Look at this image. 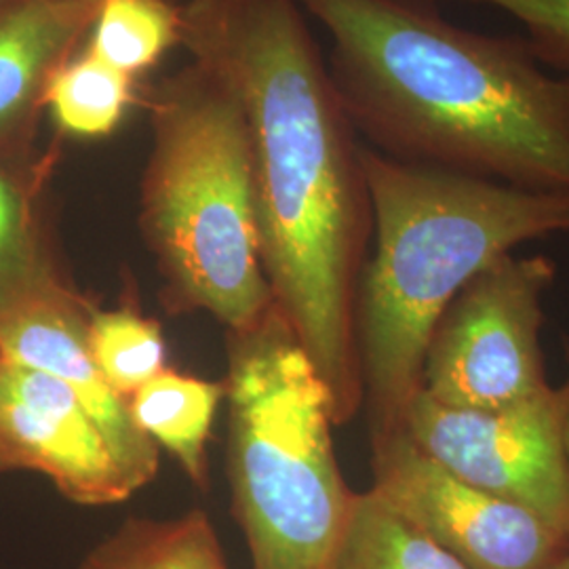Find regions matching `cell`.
Returning <instances> with one entry per match:
<instances>
[{"mask_svg": "<svg viewBox=\"0 0 569 569\" xmlns=\"http://www.w3.org/2000/svg\"><path fill=\"white\" fill-rule=\"evenodd\" d=\"M182 49L243 112L272 300L323 378L336 427L363 407L357 293L373 234L363 146L298 0H183Z\"/></svg>", "mask_w": 569, "mask_h": 569, "instance_id": "6da1fadb", "label": "cell"}, {"mask_svg": "<svg viewBox=\"0 0 569 569\" xmlns=\"http://www.w3.org/2000/svg\"><path fill=\"white\" fill-rule=\"evenodd\" d=\"M298 4L329 34V77L373 150L569 192V77H552L526 37L460 28L432 0Z\"/></svg>", "mask_w": 569, "mask_h": 569, "instance_id": "7a4b0ae2", "label": "cell"}, {"mask_svg": "<svg viewBox=\"0 0 569 569\" xmlns=\"http://www.w3.org/2000/svg\"><path fill=\"white\" fill-rule=\"evenodd\" d=\"M373 251L357 293L369 439L403 430L435 327L481 270L569 232V192L529 190L366 148Z\"/></svg>", "mask_w": 569, "mask_h": 569, "instance_id": "3957f363", "label": "cell"}, {"mask_svg": "<svg viewBox=\"0 0 569 569\" xmlns=\"http://www.w3.org/2000/svg\"><path fill=\"white\" fill-rule=\"evenodd\" d=\"M150 154L140 183V230L171 315L207 312L226 329L274 305L266 281L251 143L224 81L190 60L143 87Z\"/></svg>", "mask_w": 569, "mask_h": 569, "instance_id": "277c9868", "label": "cell"}, {"mask_svg": "<svg viewBox=\"0 0 569 569\" xmlns=\"http://www.w3.org/2000/svg\"><path fill=\"white\" fill-rule=\"evenodd\" d=\"M228 481L251 569H333L355 491L323 378L277 305L226 329Z\"/></svg>", "mask_w": 569, "mask_h": 569, "instance_id": "5b68a950", "label": "cell"}, {"mask_svg": "<svg viewBox=\"0 0 569 569\" xmlns=\"http://www.w3.org/2000/svg\"><path fill=\"white\" fill-rule=\"evenodd\" d=\"M557 266L502 256L453 298L428 345L422 390L456 407L512 406L549 390L542 326Z\"/></svg>", "mask_w": 569, "mask_h": 569, "instance_id": "8992f818", "label": "cell"}, {"mask_svg": "<svg viewBox=\"0 0 569 569\" xmlns=\"http://www.w3.org/2000/svg\"><path fill=\"white\" fill-rule=\"evenodd\" d=\"M407 437L475 488L531 510L566 536V390L505 407H456L425 390L407 409Z\"/></svg>", "mask_w": 569, "mask_h": 569, "instance_id": "52a82bcc", "label": "cell"}, {"mask_svg": "<svg viewBox=\"0 0 569 569\" xmlns=\"http://www.w3.org/2000/svg\"><path fill=\"white\" fill-rule=\"evenodd\" d=\"M371 491L468 569H552L569 552L531 510L437 465L406 430L371 441Z\"/></svg>", "mask_w": 569, "mask_h": 569, "instance_id": "ba28073f", "label": "cell"}, {"mask_svg": "<svg viewBox=\"0 0 569 569\" xmlns=\"http://www.w3.org/2000/svg\"><path fill=\"white\" fill-rule=\"evenodd\" d=\"M0 443L21 470L41 472L81 507L117 505L136 493L81 399L58 378L2 355Z\"/></svg>", "mask_w": 569, "mask_h": 569, "instance_id": "9c48e42d", "label": "cell"}, {"mask_svg": "<svg viewBox=\"0 0 569 569\" xmlns=\"http://www.w3.org/2000/svg\"><path fill=\"white\" fill-rule=\"evenodd\" d=\"M96 308L77 287L21 306L0 319V355L44 371L70 388L138 491L159 472V448L136 427L127 401L106 385L93 363L87 327Z\"/></svg>", "mask_w": 569, "mask_h": 569, "instance_id": "30bf717a", "label": "cell"}, {"mask_svg": "<svg viewBox=\"0 0 569 569\" xmlns=\"http://www.w3.org/2000/svg\"><path fill=\"white\" fill-rule=\"evenodd\" d=\"M100 0H0V157H28L51 74L87 41Z\"/></svg>", "mask_w": 569, "mask_h": 569, "instance_id": "8fae6325", "label": "cell"}, {"mask_svg": "<svg viewBox=\"0 0 569 569\" xmlns=\"http://www.w3.org/2000/svg\"><path fill=\"white\" fill-rule=\"evenodd\" d=\"M56 152L0 157V319L74 284L61 274L49 243L42 190Z\"/></svg>", "mask_w": 569, "mask_h": 569, "instance_id": "7c38bea8", "label": "cell"}, {"mask_svg": "<svg viewBox=\"0 0 569 569\" xmlns=\"http://www.w3.org/2000/svg\"><path fill=\"white\" fill-rule=\"evenodd\" d=\"M224 382L163 369L140 390L127 407L136 427L180 462L197 488H207V441L218 407L224 399Z\"/></svg>", "mask_w": 569, "mask_h": 569, "instance_id": "4fadbf2b", "label": "cell"}, {"mask_svg": "<svg viewBox=\"0 0 569 569\" xmlns=\"http://www.w3.org/2000/svg\"><path fill=\"white\" fill-rule=\"evenodd\" d=\"M143 102L142 81L81 49L51 74L42 96L60 138L98 142L114 136L136 106Z\"/></svg>", "mask_w": 569, "mask_h": 569, "instance_id": "5bb4252c", "label": "cell"}, {"mask_svg": "<svg viewBox=\"0 0 569 569\" xmlns=\"http://www.w3.org/2000/svg\"><path fill=\"white\" fill-rule=\"evenodd\" d=\"M77 569H230L203 510L173 519L131 517L84 555Z\"/></svg>", "mask_w": 569, "mask_h": 569, "instance_id": "9a60e30c", "label": "cell"}, {"mask_svg": "<svg viewBox=\"0 0 569 569\" xmlns=\"http://www.w3.org/2000/svg\"><path fill=\"white\" fill-rule=\"evenodd\" d=\"M84 47L142 81L176 47H182V2L100 0Z\"/></svg>", "mask_w": 569, "mask_h": 569, "instance_id": "2e32d148", "label": "cell"}, {"mask_svg": "<svg viewBox=\"0 0 569 569\" xmlns=\"http://www.w3.org/2000/svg\"><path fill=\"white\" fill-rule=\"evenodd\" d=\"M333 569H468L371 489L357 493Z\"/></svg>", "mask_w": 569, "mask_h": 569, "instance_id": "e0dca14e", "label": "cell"}, {"mask_svg": "<svg viewBox=\"0 0 569 569\" xmlns=\"http://www.w3.org/2000/svg\"><path fill=\"white\" fill-rule=\"evenodd\" d=\"M87 345L106 385L124 401L167 369L163 327L133 305L96 308L87 327Z\"/></svg>", "mask_w": 569, "mask_h": 569, "instance_id": "ac0fdd59", "label": "cell"}, {"mask_svg": "<svg viewBox=\"0 0 569 569\" xmlns=\"http://www.w3.org/2000/svg\"><path fill=\"white\" fill-rule=\"evenodd\" d=\"M470 2L505 11L526 30L531 53L547 70L569 77V0H432Z\"/></svg>", "mask_w": 569, "mask_h": 569, "instance_id": "d6986e66", "label": "cell"}, {"mask_svg": "<svg viewBox=\"0 0 569 569\" xmlns=\"http://www.w3.org/2000/svg\"><path fill=\"white\" fill-rule=\"evenodd\" d=\"M566 359H568V378L561 385L566 390V432H563V443H566V479H568V517H566V540L569 545V340H566Z\"/></svg>", "mask_w": 569, "mask_h": 569, "instance_id": "ffe728a7", "label": "cell"}, {"mask_svg": "<svg viewBox=\"0 0 569 569\" xmlns=\"http://www.w3.org/2000/svg\"><path fill=\"white\" fill-rule=\"evenodd\" d=\"M16 470H21L20 462L16 460V456L9 449L0 443V475L16 472Z\"/></svg>", "mask_w": 569, "mask_h": 569, "instance_id": "44dd1931", "label": "cell"}, {"mask_svg": "<svg viewBox=\"0 0 569 569\" xmlns=\"http://www.w3.org/2000/svg\"><path fill=\"white\" fill-rule=\"evenodd\" d=\"M552 569H569V552H566V555L552 566Z\"/></svg>", "mask_w": 569, "mask_h": 569, "instance_id": "7402d4cb", "label": "cell"}, {"mask_svg": "<svg viewBox=\"0 0 569 569\" xmlns=\"http://www.w3.org/2000/svg\"><path fill=\"white\" fill-rule=\"evenodd\" d=\"M173 2H183V0H173Z\"/></svg>", "mask_w": 569, "mask_h": 569, "instance_id": "603a6c76", "label": "cell"}]
</instances>
